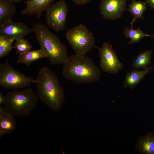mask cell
<instances>
[{
  "label": "cell",
  "instance_id": "11",
  "mask_svg": "<svg viewBox=\"0 0 154 154\" xmlns=\"http://www.w3.org/2000/svg\"><path fill=\"white\" fill-rule=\"evenodd\" d=\"M54 0H26V7L20 12L22 15H36L40 19L43 12L46 11Z\"/></svg>",
  "mask_w": 154,
  "mask_h": 154
},
{
  "label": "cell",
  "instance_id": "3",
  "mask_svg": "<svg viewBox=\"0 0 154 154\" xmlns=\"http://www.w3.org/2000/svg\"><path fill=\"white\" fill-rule=\"evenodd\" d=\"M40 49L47 54L52 65L63 64L68 57L66 46L58 37L43 24H35L32 28Z\"/></svg>",
  "mask_w": 154,
  "mask_h": 154
},
{
  "label": "cell",
  "instance_id": "17",
  "mask_svg": "<svg viewBox=\"0 0 154 154\" xmlns=\"http://www.w3.org/2000/svg\"><path fill=\"white\" fill-rule=\"evenodd\" d=\"M47 58L46 54L42 50H31L22 54L19 55L17 62L29 66L31 63L38 59Z\"/></svg>",
  "mask_w": 154,
  "mask_h": 154
},
{
  "label": "cell",
  "instance_id": "23",
  "mask_svg": "<svg viewBox=\"0 0 154 154\" xmlns=\"http://www.w3.org/2000/svg\"><path fill=\"white\" fill-rule=\"evenodd\" d=\"M147 6L154 9V0H145Z\"/></svg>",
  "mask_w": 154,
  "mask_h": 154
},
{
  "label": "cell",
  "instance_id": "2",
  "mask_svg": "<svg viewBox=\"0 0 154 154\" xmlns=\"http://www.w3.org/2000/svg\"><path fill=\"white\" fill-rule=\"evenodd\" d=\"M62 74L66 79L78 84L98 81L100 69L90 57L75 54L68 57L63 64Z\"/></svg>",
  "mask_w": 154,
  "mask_h": 154
},
{
  "label": "cell",
  "instance_id": "18",
  "mask_svg": "<svg viewBox=\"0 0 154 154\" xmlns=\"http://www.w3.org/2000/svg\"><path fill=\"white\" fill-rule=\"evenodd\" d=\"M152 51L147 50L139 54L134 59L132 64V67L135 69L147 67L151 63V56Z\"/></svg>",
  "mask_w": 154,
  "mask_h": 154
},
{
  "label": "cell",
  "instance_id": "4",
  "mask_svg": "<svg viewBox=\"0 0 154 154\" xmlns=\"http://www.w3.org/2000/svg\"><path fill=\"white\" fill-rule=\"evenodd\" d=\"M7 110L14 116H27L36 108L38 97L31 88L10 91L5 96Z\"/></svg>",
  "mask_w": 154,
  "mask_h": 154
},
{
  "label": "cell",
  "instance_id": "21",
  "mask_svg": "<svg viewBox=\"0 0 154 154\" xmlns=\"http://www.w3.org/2000/svg\"><path fill=\"white\" fill-rule=\"evenodd\" d=\"M32 47V45L28 40L20 38L15 40L13 48L15 50L16 53L20 55L30 50Z\"/></svg>",
  "mask_w": 154,
  "mask_h": 154
},
{
  "label": "cell",
  "instance_id": "5",
  "mask_svg": "<svg viewBox=\"0 0 154 154\" xmlns=\"http://www.w3.org/2000/svg\"><path fill=\"white\" fill-rule=\"evenodd\" d=\"M65 37L77 54L85 55L94 46L95 41L93 34L82 24L68 30Z\"/></svg>",
  "mask_w": 154,
  "mask_h": 154
},
{
  "label": "cell",
  "instance_id": "15",
  "mask_svg": "<svg viewBox=\"0 0 154 154\" xmlns=\"http://www.w3.org/2000/svg\"><path fill=\"white\" fill-rule=\"evenodd\" d=\"M136 147L141 153L154 154V133H149L139 138Z\"/></svg>",
  "mask_w": 154,
  "mask_h": 154
},
{
  "label": "cell",
  "instance_id": "19",
  "mask_svg": "<svg viewBox=\"0 0 154 154\" xmlns=\"http://www.w3.org/2000/svg\"><path fill=\"white\" fill-rule=\"evenodd\" d=\"M123 33L125 37L130 38V41L128 43L129 44L139 42L145 37H153L143 32L139 27H138L137 29H133V28H130L126 27Z\"/></svg>",
  "mask_w": 154,
  "mask_h": 154
},
{
  "label": "cell",
  "instance_id": "10",
  "mask_svg": "<svg viewBox=\"0 0 154 154\" xmlns=\"http://www.w3.org/2000/svg\"><path fill=\"white\" fill-rule=\"evenodd\" d=\"M32 32V29L25 23L11 20L0 28V35L14 39L15 40L19 38H23Z\"/></svg>",
  "mask_w": 154,
  "mask_h": 154
},
{
  "label": "cell",
  "instance_id": "7",
  "mask_svg": "<svg viewBox=\"0 0 154 154\" xmlns=\"http://www.w3.org/2000/svg\"><path fill=\"white\" fill-rule=\"evenodd\" d=\"M46 11V22L49 27L57 32L65 28L68 9L64 0H60L52 4Z\"/></svg>",
  "mask_w": 154,
  "mask_h": 154
},
{
  "label": "cell",
  "instance_id": "8",
  "mask_svg": "<svg viewBox=\"0 0 154 154\" xmlns=\"http://www.w3.org/2000/svg\"><path fill=\"white\" fill-rule=\"evenodd\" d=\"M100 66L103 71L108 73L116 74L123 68V64L118 59L112 46L107 42L104 43L99 49Z\"/></svg>",
  "mask_w": 154,
  "mask_h": 154
},
{
  "label": "cell",
  "instance_id": "12",
  "mask_svg": "<svg viewBox=\"0 0 154 154\" xmlns=\"http://www.w3.org/2000/svg\"><path fill=\"white\" fill-rule=\"evenodd\" d=\"M14 116L0 106V137L13 132L16 128V123Z\"/></svg>",
  "mask_w": 154,
  "mask_h": 154
},
{
  "label": "cell",
  "instance_id": "1",
  "mask_svg": "<svg viewBox=\"0 0 154 154\" xmlns=\"http://www.w3.org/2000/svg\"><path fill=\"white\" fill-rule=\"evenodd\" d=\"M36 80L38 98L51 110H59L65 94L56 73L49 68L43 66L39 70Z\"/></svg>",
  "mask_w": 154,
  "mask_h": 154
},
{
  "label": "cell",
  "instance_id": "20",
  "mask_svg": "<svg viewBox=\"0 0 154 154\" xmlns=\"http://www.w3.org/2000/svg\"><path fill=\"white\" fill-rule=\"evenodd\" d=\"M14 39L0 35V58L4 57L9 54L13 48Z\"/></svg>",
  "mask_w": 154,
  "mask_h": 154
},
{
  "label": "cell",
  "instance_id": "25",
  "mask_svg": "<svg viewBox=\"0 0 154 154\" xmlns=\"http://www.w3.org/2000/svg\"><path fill=\"white\" fill-rule=\"evenodd\" d=\"M12 2H13L14 3H17L18 2H19L21 1L22 0H10Z\"/></svg>",
  "mask_w": 154,
  "mask_h": 154
},
{
  "label": "cell",
  "instance_id": "24",
  "mask_svg": "<svg viewBox=\"0 0 154 154\" xmlns=\"http://www.w3.org/2000/svg\"><path fill=\"white\" fill-rule=\"evenodd\" d=\"M6 101L5 96H3L1 91H0V105L4 104Z\"/></svg>",
  "mask_w": 154,
  "mask_h": 154
},
{
  "label": "cell",
  "instance_id": "13",
  "mask_svg": "<svg viewBox=\"0 0 154 154\" xmlns=\"http://www.w3.org/2000/svg\"><path fill=\"white\" fill-rule=\"evenodd\" d=\"M153 68L152 66L144 69L143 70L137 71L133 70L127 73L125 79L123 82L124 87L131 89L135 87L147 74L151 72Z\"/></svg>",
  "mask_w": 154,
  "mask_h": 154
},
{
  "label": "cell",
  "instance_id": "9",
  "mask_svg": "<svg viewBox=\"0 0 154 154\" xmlns=\"http://www.w3.org/2000/svg\"><path fill=\"white\" fill-rule=\"evenodd\" d=\"M126 5L127 0H101L100 13L104 19H119L126 10Z\"/></svg>",
  "mask_w": 154,
  "mask_h": 154
},
{
  "label": "cell",
  "instance_id": "6",
  "mask_svg": "<svg viewBox=\"0 0 154 154\" xmlns=\"http://www.w3.org/2000/svg\"><path fill=\"white\" fill-rule=\"evenodd\" d=\"M36 79L13 68L7 60L0 63V85L6 89L15 90L29 87Z\"/></svg>",
  "mask_w": 154,
  "mask_h": 154
},
{
  "label": "cell",
  "instance_id": "14",
  "mask_svg": "<svg viewBox=\"0 0 154 154\" xmlns=\"http://www.w3.org/2000/svg\"><path fill=\"white\" fill-rule=\"evenodd\" d=\"M14 3L10 0H0V27L11 21L16 11Z\"/></svg>",
  "mask_w": 154,
  "mask_h": 154
},
{
  "label": "cell",
  "instance_id": "16",
  "mask_svg": "<svg viewBox=\"0 0 154 154\" xmlns=\"http://www.w3.org/2000/svg\"><path fill=\"white\" fill-rule=\"evenodd\" d=\"M129 9H126L133 16V19L130 23L131 28H133V23L139 19H143V13L147 9L145 2L136 0H132L130 4L128 5Z\"/></svg>",
  "mask_w": 154,
  "mask_h": 154
},
{
  "label": "cell",
  "instance_id": "22",
  "mask_svg": "<svg viewBox=\"0 0 154 154\" xmlns=\"http://www.w3.org/2000/svg\"><path fill=\"white\" fill-rule=\"evenodd\" d=\"M75 3L79 5H85L93 0H71Z\"/></svg>",
  "mask_w": 154,
  "mask_h": 154
}]
</instances>
